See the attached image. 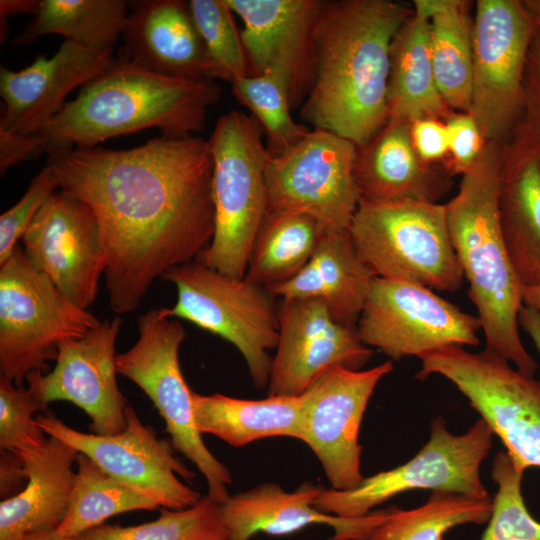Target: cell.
Returning a JSON list of instances; mask_svg holds the SVG:
<instances>
[{"mask_svg":"<svg viewBox=\"0 0 540 540\" xmlns=\"http://www.w3.org/2000/svg\"><path fill=\"white\" fill-rule=\"evenodd\" d=\"M59 188L84 201L101 228L111 310L130 313L158 278L196 260L215 229L208 140L161 136L124 149L48 155Z\"/></svg>","mask_w":540,"mask_h":540,"instance_id":"cell-1","label":"cell"},{"mask_svg":"<svg viewBox=\"0 0 540 540\" xmlns=\"http://www.w3.org/2000/svg\"><path fill=\"white\" fill-rule=\"evenodd\" d=\"M413 6L393 0H326L314 43V80L300 118L366 142L388 119L390 47Z\"/></svg>","mask_w":540,"mask_h":540,"instance_id":"cell-2","label":"cell"},{"mask_svg":"<svg viewBox=\"0 0 540 540\" xmlns=\"http://www.w3.org/2000/svg\"><path fill=\"white\" fill-rule=\"evenodd\" d=\"M220 96L214 80L156 74L121 56L82 86L36 134L48 155L94 148L147 128H158L167 137L192 136L203 129L208 109Z\"/></svg>","mask_w":540,"mask_h":540,"instance_id":"cell-3","label":"cell"},{"mask_svg":"<svg viewBox=\"0 0 540 540\" xmlns=\"http://www.w3.org/2000/svg\"><path fill=\"white\" fill-rule=\"evenodd\" d=\"M502 146L489 142L462 175L456 195L445 204L451 241L477 310L486 348L534 376L537 363L519 334L523 285L512 265L499 219Z\"/></svg>","mask_w":540,"mask_h":540,"instance_id":"cell-4","label":"cell"},{"mask_svg":"<svg viewBox=\"0 0 540 540\" xmlns=\"http://www.w3.org/2000/svg\"><path fill=\"white\" fill-rule=\"evenodd\" d=\"M253 116L222 115L208 139L213 161V238L196 260L225 275L244 278L255 238L268 214V151Z\"/></svg>","mask_w":540,"mask_h":540,"instance_id":"cell-5","label":"cell"},{"mask_svg":"<svg viewBox=\"0 0 540 540\" xmlns=\"http://www.w3.org/2000/svg\"><path fill=\"white\" fill-rule=\"evenodd\" d=\"M358 255L376 277L456 292L464 273L454 250L445 204L360 199L348 228Z\"/></svg>","mask_w":540,"mask_h":540,"instance_id":"cell-6","label":"cell"},{"mask_svg":"<svg viewBox=\"0 0 540 540\" xmlns=\"http://www.w3.org/2000/svg\"><path fill=\"white\" fill-rule=\"evenodd\" d=\"M100 322L37 270L19 244L0 265V371L17 386L56 360L60 342L83 337Z\"/></svg>","mask_w":540,"mask_h":540,"instance_id":"cell-7","label":"cell"},{"mask_svg":"<svg viewBox=\"0 0 540 540\" xmlns=\"http://www.w3.org/2000/svg\"><path fill=\"white\" fill-rule=\"evenodd\" d=\"M176 286L170 317L187 320L234 345L243 356L255 387H267L272 364L269 351L279 336L278 305L266 288L220 273L198 260L162 276Z\"/></svg>","mask_w":540,"mask_h":540,"instance_id":"cell-8","label":"cell"},{"mask_svg":"<svg viewBox=\"0 0 540 540\" xmlns=\"http://www.w3.org/2000/svg\"><path fill=\"white\" fill-rule=\"evenodd\" d=\"M138 332L135 344L116 355L117 373L150 398L165 422L173 449L197 467L207 482V494L222 504L230 496L228 486L232 477L229 469L207 448L195 425L193 391L183 377L179 362L185 329L167 314L166 308H159L138 318Z\"/></svg>","mask_w":540,"mask_h":540,"instance_id":"cell-9","label":"cell"},{"mask_svg":"<svg viewBox=\"0 0 540 540\" xmlns=\"http://www.w3.org/2000/svg\"><path fill=\"white\" fill-rule=\"evenodd\" d=\"M420 360L416 379L433 374L448 379L490 426L519 469L540 467V380L511 367L488 348L472 353L463 346H448Z\"/></svg>","mask_w":540,"mask_h":540,"instance_id":"cell-10","label":"cell"},{"mask_svg":"<svg viewBox=\"0 0 540 540\" xmlns=\"http://www.w3.org/2000/svg\"><path fill=\"white\" fill-rule=\"evenodd\" d=\"M493 435L482 418L464 434L455 435L442 417H436L430 423L429 440L409 461L364 477L353 489L324 488L314 507L323 513L358 518L401 493L418 489L491 499L480 467L489 454Z\"/></svg>","mask_w":540,"mask_h":540,"instance_id":"cell-11","label":"cell"},{"mask_svg":"<svg viewBox=\"0 0 540 540\" xmlns=\"http://www.w3.org/2000/svg\"><path fill=\"white\" fill-rule=\"evenodd\" d=\"M468 113L485 143L503 146L521 112L529 47L537 29L520 0H477Z\"/></svg>","mask_w":540,"mask_h":540,"instance_id":"cell-12","label":"cell"},{"mask_svg":"<svg viewBox=\"0 0 540 540\" xmlns=\"http://www.w3.org/2000/svg\"><path fill=\"white\" fill-rule=\"evenodd\" d=\"M355 153L350 140L315 128L282 155H269L268 212L308 215L323 232L348 230L361 199L354 178Z\"/></svg>","mask_w":540,"mask_h":540,"instance_id":"cell-13","label":"cell"},{"mask_svg":"<svg viewBox=\"0 0 540 540\" xmlns=\"http://www.w3.org/2000/svg\"><path fill=\"white\" fill-rule=\"evenodd\" d=\"M361 341L392 360L477 346L481 323L423 285L375 277L357 322Z\"/></svg>","mask_w":540,"mask_h":540,"instance_id":"cell-14","label":"cell"},{"mask_svg":"<svg viewBox=\"0 0 540 540\" xmlns=\"http://www.w3.org/2000/svg\"><path fill=\"white\" fill-rule=\"evenodd\" d=\"M392 370L391 361L366 370L334 366L299 396L302 442L318 458L332 489H353L363 481L361 423L376 386Z\"/></svg>","mask_w":540,"mask_h":540,"instance_id":"cell-15","label":"cell"},{"mask_svg":"<svg viewBox=\"0 0 540 540\" xmlns=\"http://www.w3.org/2000/svg\"><path fill=\"white\" fill-rule=\"evenodd\" d=\"M125 415V429L107 436L73 429L53 414L35 419L46 435L88 456L112 478L155 499L160 507L176 510L197 503L202 495L178 478L191 482L195 474L131 406L127 405Z\"/></svg>","mask_w":540,"mask_h":540,"instance_id":"cell-16","label":"cell"},{"mask_svg":"<svg viewBox=\"0 0 540 540\" xmlns=\"http://www.w3.org/2000/svg\"><path fill=\"white\" fill-rule=\"evenodd\" d=\"M21 240L33 266L72 303L84 310L93 304L107 254L98 220L84 201L55 192Z\"/></svg>","mask_w":540,"mask_h":540,"instance_id":"cell-17","label":"cell"},{"mask_svg":"<svg viewBox=\"0 0 540 540\" xmlns=\"http://www.w3.org/2000/svg\"><path fill=\"white\" fill-rule=\"evenodd\" d=\"M122 319L101 321L83 337L58 344L56 364L49 373L36 370L26 377L28 387L46 408L69 401L90 418L92 433L115 435L126 427V401L116 380V341Z\"/></svg>","mask_w":540,"mask_h":540,"instance_id":"cell-18","label":"cell"},{"mask_svg":"<svg viewBox=\"0 0 540 540\" xmlns=\"http://www.w3.org/2000/svg\"><path fill=\"white\" fill-rule=\"evenodd\" d=\"M278 314L268 396H300L325 370H362L374 353L361 341L357 327L335 321L320 299H281Z\"/></svg>","mask_w":540,"mask_h":540,"instance_id":"cell-19","label":"cell"},{"mask_svg":"<svg viewBox=\"0 0 540 540\" xmlns=\"http://www.w3.org/2000/svg\"><path fill=\"white\" fill-rule=\"evenodd\" d=\"M325 2L226 0L242 20L251 74L280 76L292 109L303 104L313 85L315 33Z\"/></svg>","mask_w":540,"mask_h":540,"instance_id":"cell-20","label":"cell"},{"mask_svg":"<svg viewBox=\"0 0 540 540\" xmlns=\"http://www.w3.org/2000/svg\"><path fill=\"white\" fill-rule=\"evenodd\" d=\"M113 51H98L65 40L50 58H37L20 71L0 69L4 111L0 131L35 134L66 104L68 94L103 73Z\"/></svg>","mask_w":540,"mask_h":540,"instance_id":"cell-21","label":"cell"},{"mask_svg":"<svg viewBox=\"0 0 540 540\" xmlns=\"http://www.w3.org/2000/svg\"><path fill=\"white\" fill-rule=\"evenodd\" d=\"M324 488L306 481L288 492L276 483L266 482L230 495L221 504L228 540H250L259 532L285 536L313 524L332 529L328 540H368L381 520V511L358 518L323 513L314 507V502Z\"/></svg>","mask_w":540,"mask_h":540,"instance_id":"cell-22","label":"cell"},{"mask_svg":"<svg viewBox=\"0 0 540 540\" xmlns=\"http://www.w3.org/2000/svg\"><path fill=\"white\" fill-rule=\"evenodd\" d=\"M410 125L387 119L366 142L356 146L354 178L361 199L438 203L451 190L452 173L444 162L429 163L417 154Z\"/></svg>","mask_w":540,"mask_h":540,"instance_id":"cell-23","label":"cell"},{"mask_svg":"<svg viewBox=\"0 0 540 540\" xmlns=\"http://www.w3.org/2000/svg\"><path fill=\"white\" fill-rule=\"evenodd\" d=\"M121 36L122 56L146 70L175 78L211 79L204 44L188 1L129 2Z\"/></svg>","mask_w":540,"mask_h":540,"instance_id":"cell-24","label":"cell"},{"mask_svg":"<svg viewBox=\"0 0 540 540\" xmlns=\"http://www.w3.org/2000/svg\"><path fill=\"white\" fill-rule=\"evenodd\" d=\"M375 277L348 230L324 232L307 264L293 278L268 290L281 299H320L335 321L356 327Z\"/></svg>","mask_w":540,"mask_h":540,"instance_id":"cell-25","label":"cell"},{"mask_svg":"<svg viewBox=\"0 0 540 540\" xmlns=\"http://www.w3.org/2000/svg\"><path fill=\"white\" fill-rule=\"evenodd\" d=\"M78 455L72 446L48 436L43 451L24 462L28 483L0 503V540L58 530L69 510Z\"/></svg>","mask_w":540,"mask_h":540,"instance_id":"cell-26","label":"cell"},{"mask_svg":"<svg viewBox=\"0 0 540 540\" xmlns=\"http://www.w3.org/2000/svg\"><path fill=\"white\" fill-rule=\"evenodd\" d=\"M388 119L412 123L419 119L446 121L453 111L435 78L430 23L420 0L393 37L387 91Z\"/></svg>","mask_w":540,"mask_h":540,"instance_id":"cell-27","label":"cell"},{"mask_svg":"<svg viewBox=\"0 0 540 540\" xmlns=\"http://www.w3.org/2000/svg\"><path fill=\"white\" fill-rule=\"evenodd\" d=\"M192 406L199 433L214 435L233 447L277 436L303 441L299 396L249 400L193 392Z\"/></svg>","mask_w":540,"mask_h":540,"instance_id":"cell-28","label":"cell"},{"mask_svg":"<svg viewBox=\"0 0 540 540\" xmlns=\"http://www.w3.org/2000/svg\"><path fill=\"white\" fill-rule=\"evenodd\" d=\"M430 23L434 74L446 104L469 112L473 74L472 3L467 0H420Z\"/></svg>","mask_w":540,"mask_h":540,"instance_id":"cell-29","label":"cell"},{"mask_svg":"<svg viewBox=\"0 0 540 540\" xmlns=\"http://www.w3.org/2000/svg\"><path fill=\"white\" fill-rule=\"evenodd\" d=\"M499 219L512 265L523 286L540 280V160L502 170Z\"/></svg>","mask_w":540,"mask_h":540,"instance_id":"cell-30","label":"cell"},{"mask_svg":"<svg viewBox=\"0 0 540 540\" xmlns=\"http://www.w3.org/2000/svg\"><path fill=\"white\" fill-rule=\"evenodd\" d=\"M129 12L125 0H40L33 19L13 40L25 45L58 34L82 46L113 51Z\"/></svg>","mask_w":540,"mask_h":540,"instance_id":"cell-31","label":"cell"},{"mask_svg":"<svg viewBox=\"0 0 540 540\" xmlns=\"http://www.w3.org/2000/svg\"><path fill=\"white\" fill-rule=\"evenodd\" d=\"M323 233L308 215L268 212L253 243L245 278L266 289L287 282L310 260Z\"/></svg>","mask_w":540,"mask_h":540,"instance_id":"cell-32","label":"cell"},{"mask_svg":"<svg viewBox=\"0 0 540 540\" xmlns=\"http://www.w3.org/2000/svg\"><path fill=\"white\" fill-rule=\"evenodd\" d=\"M492 499L481 500L449 491H432L427 502L409 510L390 506L368 540H443L451 529L487 523Z\"/></svg>","mask_w":540,"mask_h":540,"instance_id":"cell-33","label":"cell"},{"mask_svg":"<svg viewBox=\"0 0 540 540\" xmlns=\"http://www.w3.org/2000/svg\"><path fill=\"white\" fill-rule=\"evenodd\" d=\"M70 506L57 532L76 539L117 514L154 510L159 503L108 475L88 456L79 453Z\"/></svg>","mask_w":540,"mask_h":540,"instance_id":"cell-34","label":"cell"},{"mask_svg":"<svg viewBox=\"0 0 540 540\" xmlns=\"http://www.w3.org/2000/svg\"><path fill=\"white\" fill-rule=\"evenodd\" d=\"M76 540H228V534L221 504L206 494L187 508H163L153 521L133 526L102 524Z\"/></svg>","mask_w":540,"mask_h":540,"instance_id":"cell-35","label":"cell"},{"mask_svg":"<svg viewBox=\"0 0 540 540\" xmlns=\"http://www.w3.org/2000/svg\"><path fill=\"white\" fill-rule=\"evenodd\" d=\"M231 85L236 99L252 112L261 125L270 156L282 155L310 132L306 126L292 119L288 90L280 76L274 73L250 74Z\"/></svg>","mask_w":540,"mask_h":540,"instance_id":"cell-36","label":"cell"},{"mask_svg":"<svg viewBox=\"0 0 540 540\" xmlns=\"http://www.w3.org/2000/svg\"><path fill=\"white\" fill-rule=\"evenodd\" d=\"M189 8L210 65L211 79L231 84L250 75V66L233 11L226 0H190Z\"/></svg>","mask_w":540,"mask_h":540,"instance_id":"cell-37","label":"cell"},{"mask_svg":"<svg viewBox=\"0 0 540 540\" xmlns=\"http://www.w3.org/2000/svg\"><path fill=\"white\" fill-rule=\"evenodd\" d=\"M523 474L506 450L495 455L491 476L498 489L480 540H540V522L531 515L523 499Z\"/></svg>","mask_w":540,"mask_h":540,"instance_id":"cell-38","label":"cell"},{"mask_svg":"<svg viewBox=\"0 0 540 540\" xmlns=\"http://www.w3.org/2000/svg\"><path fill=\"white\" fill-rule=\"evenodd\" d=\"M45 407L27 386H17L0 377V450L9 451L23 462L39 455L48 438L34 414Z\"/></svg>","mask_w":540,"mask_h":540,"instance_id":"cell-39","label":"cell"},{"mask_svg":"<svg viewBox=\"0 0 540 540\" xmlns=\"http://www.w3.org/2000/svg\"><path fill=\"white\" fill-rule=\"evenodd\" d=\"M502 170L540 160V27L533 35L524 73L519 118L501 149Z\"/></svg>","mask_w":540,"mask_h":540,"instance_id":"cell-40","label":"cell"},{"mask_svg":"<svg viewBox=\"0 0 540 540\" xmlns=\"http://www.w3.org/2000/svg\"><path fill=\"white\" fill-rule=\"evenodd\" d=\"M59 188L58 179L46 164L32 179L26 192L11 208L0 216V265L13 253L37 213Z\"/></svg>","mask_w":540,"mask_h":540,"instance_id":"cell-41","label":"cell"},{"mask_svg":"<svg viewBox=\"0 0 540 540\" xmlns=\"http://www.w3.org/2000/svg\"><path fill=\"white\" fill-rule=\"evenodd\" d=\"M449 151L445 165L454 174L466 173L480 156L485 145L480 129L468 112H453L445 121Z\"/></svg>","mask_w":540,"mask_h":540,"instance_id":"cell-42","label":"cell"},{"mask_svg":"<svg viewBox=\"0 0 540 540\" xmlns=\"http://www.w3.org/2000/svg\"><path fill=\"white\" fill-rule=\"evenodd\" d=\"M410 134L417 154L426 162H444L449 151L446 123L439 119H419L411 123Z\"/></svg>","mask_w":540,"mask_h":540,"instance_id":"cell-43","label":"cell"},{"mask_svg":"<svg viewBox=\"0 0 540 540\" xmlns=\"http://www.w3.org/2000/svg\"><path fill=\"white\" fill-rule=\"evenodd\" d=\"M46 153L42 138L38 134L22 136L0 131V173L23 161L32 160Z\"/></svg>","mask_w":540,"mask_h":540,"instance_id":"cell-44","label":"cell"},{"mask_svg":"<svg viewBox=\"0 0 540 540\" xmlns=\"http://www.w3.org/2000/svg\"><path fill=\"white\" fill-rule=\"evenodd\" d=\"M28 481L24 462L15 454L1 450L0 495L2 500L17 495L23 483Z\"/></svg>","mask_w":540,"mask_h":540,"instance_id":"cell-45","label":"cell"},{"mask_svg":"<svg viewBox=\"0 0 540 540\" xmlns=\"http://www.w3.org/2000/svg\"><path fill=\"white\" fill-rule=\"evenodd\" d=\"M40 0H1L0 1V39L1 42L5 41L8 24L7 19L9 15H15L19 13H30L34 15L38 9Z\"/></svg>","mask_w":540,"mask_h":540,"instance_id":"cell-46","label":"cell"},{"mask_svg":"<svg viewBox=\"0 0 540 540\" xmlns=\"http://www.w3.org/2000/svg\"><path fill=\"white\" fill-rule=\"evenodd\" d=\"M519 326L529 335L540 355V311L523 305L518 316Z\"/></svg>","mask_w":540,"mask_h":540,"instance_id":"cell-47","label":"cell"},{"mask_svg":"<svg viewBox=\"0 0 540 540\" xmlns=\"http://www.w3.org/2000/svg\"><path fill=\"white\" fill-rule=\"evenodd\" d=\"M523 303L540 311V280L534 284L523 286Z\"/></svg>","mask_w":540,"mask_h":540,"instance_id":"cell-48","label":"cell"},{"mask_svg":"<svg viewBox=\"0 0 540 540\" xmlns=\"http://www.w3.org/2000/svg\"><path fill=\"white\" fill-rule=\"evenodd\" d=\"M21 540H76L64 537L57 531L34 533L23 537Z\"/></svg>","mask_w":540,"mask_h":540,"instance_id":"cell-49","label":"cell"},{"mask_svg":"<svg viewBox=\"0 0 540 540\" xmlns=\"http://www.w3.org/2000/svg\"><path fill=\"white\" fill-rule=\"evenodd\" d=\"M522 2L536 25L540 27V0H522Z\"/></svg>","mask_w":540,"mask_h":540,"instance_id":"cell-50","label":"cell"}]
</instances>
